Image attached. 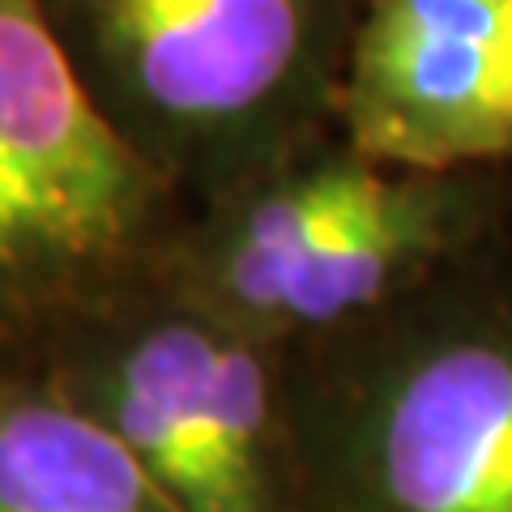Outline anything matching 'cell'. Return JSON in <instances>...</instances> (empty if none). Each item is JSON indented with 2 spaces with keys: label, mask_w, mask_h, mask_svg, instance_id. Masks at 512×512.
<instances>
[{
  "label": "cell",
  "mask_w": 512,
  "mask_h": 512,
  "mask_svg": "<svg viewBox=\"0 0 512 512\" xmlns=\"http://www.w3.org/2000/svg\"><path fill=\"white\" fill-rule=\"evenodd\" d=\"M291 512H512V235L291 350Z\"/></svg>",
  "instance_id": "obj_1"
},
{
  "label": "cell",
  "mask_w": 512,
  "mask_h": 512,
  "mask_svg": "<svg viewBox=\"0 0 512 512\" xmlns=\"http://www.w3.org/2000/svg\"><path fill=\"white\" fill-rule=\"evenodd\" d=\"M512 235V167L384 163L342 133L188 205L167 278L295 350Z\"/></svg>",
  "instance_id": "obj_2"
},
{
  "label": "cell",
  "mask_w": 512,
  "mask_h": 512,
  "mask_svg": "<svg viewBox=\"0 0 512 512\" xmlns=\"http://www.w3.org/2000/svg\"><path fill=\"white\" fill-rule=\"evenodd\" d=\"M363 0H39L128 150L197 205L338 133Z\"/></svg>",
  "instance_id": "obj_3"
},
{
  "label": "cell",
  "mask_w": 512,
  "mask_h": 512,
  "mask_svg": "<svg viewBox=\"0 0 512 512\" xmlns=\"http://www.w3.org/2000/svg\"><path fill=\"white\" fill-rule=\"evenodd\" d=\"M188 205L111 133L39 0H0V367L167 278Z\"/></svg>",
  "instance_id": "obj_4"
},
{
  "label": "cell",
  "mask_w": 512,
  "mask_h": 512,
  "mask_svg": "<svg viewBox=\"0 0 512 512\" xmlns=\"http://www.w3.org/2000/svg\"><path fill=\"white\" fill-rule=\"evenodd\" d=\"M39 376L175 512H291V350L171 278L77 329Z\"/></svg>",
  "instance_id": "obj_5"
},
{
  "label": "cell",
  "mask_w": 512,
  "mask_h": 512,
  "mask_svg": "<svg viewBox=\"0 0 512 512\" xmlns=\"http://www.w3.org/2000/svg\"><path fill=\"white\" fill-rule=\"evenodd\" d=\"M338 133L402 167H512V0H363Z\"/></svg>",
  "instance_id": "obj_6"
},
{
  "label": "cell",
  "mask_w": 512,
  "mask_h": 512,
  "mask_svg": "<svg viewBox=\"0 0 512 512\" xmlns=\"http://www.w3.org/2000/svg\"><path fill=\"white\" fill-rule=\"evenodd\" d=\"M0 512H175L39 372L0 367Z\"/></svg>",
  "instance_id": "obj_7"
}]
</instances>
